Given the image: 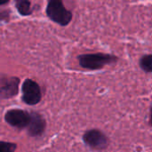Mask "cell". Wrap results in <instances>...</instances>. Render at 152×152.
<instances>
[{
	"label": "cell",
	"mask_w": 152,
	"mask_h": 152,
	"mask_svg": "<svg viewBox=\"0 0 152 152\" xmlns=\"http://www.w3.org/2000/svg\"><path fill=\"white\" fill-rule=\"evenodd\" d=\"M4 121L17 129L27 128L30 121V112L20 109L8 110L4 114Z\"/></svg>",
	"instance_id": "obj_5"
},
{
	"label": "cell",
	"mask_w": 152,
	"mask_h": 152,
	"mask_svg": "<svg viewBox=\"0 0 152 152\" xmlns=\"http://www.w3.org/2000/svg\"><path fill=\"white\" fill-rule=\"evenodd\" d=\"M46 121L43 116L36 111L30 112V121L27 127L28 134L31 137H39L45 131Z\"/></svg>",
	"instance_id": "obj_6"
},
{
	"label": "cell",
	"mask_w": 152,
	"mask_h": 152,
	"mask_svg": "<svg viewBox=\"0 0 152 152\" xmlns=\"http://www.w3.org/2000/svg\"><path fill=\"white\" fill-rule=\"evenodd\" d=\"M20 80L17 77L6 78L0 86V100H8L13 98L19 94V86Z\"/></svg>",
	"instance_id": "obj_7"
},
{
	"label": "cell",
	"mask_w": 152,
	"mask_h": 152,
	"mask_svg": "<svg viewBox=\"0 0 152 152\" xmlns=\"http://www.w3.org/2000/svg\"><path fill=\"white\" fill-rule=\"evenodd\" d=\"M46 16L60 26L69 25L73 18L72 12L68 10L61 0H50L45 8Z\"/></svg>",
	"instance_id": "obj_2"
},
{
	"label": "cell",
	"mask_w": 152,
	"mask_h": 152,
	"mask_svg": "<svg viewBox=\"0 0 152 152\" xmlns=\"http://www.w3.org/2000/svg\"><path fill=\"white\" fill-rule=\"evenodd\" d=\"M9 1L8 0H2L0 1V5H4V4H6Z\"/></svg>",
	"instance_id": "obj_12"
},
{
	"label": "cell",
	"mask_w": 152,
	"mask_h": 152,
	"mask_svg": "<svg viewBox=\"0 0 152 152\" xmlns=\"http://www.w3.org/2000/svg\"><path fill=\"white\" fill-rule=\"evenodd\" d=\"M77 61L81 68L89 70H98L107 65L116 63L118 57L110 53H84L77 56Z\"/></svg>",
	"instance_id": "obj_1"
},
{
	"label": "cell",
	"mask_w": 152,
	"mask_h": 152,
	"mask_svg": "<svg viewBox=\"0 0 152 152\" xmlns=\"http://www.w3.org/2000/svg\"><path fill=\"white\" fill-rule=\"evenodd\" d=\"M17 144L11 142L0 141V152H15Z\"/></svg>",
	"instance_id": "obj_10"
},
{
	"label": "cell",
	"mask_w": 152,
	"mask_h": 152,
	"mask_svg": "<svg viewBox=\"0 0 152 152\" xmlns=\"http://www.w3.org/2000/svg\"><path fill=\"white\" fill-rule=\"evenodd\" d=\"M15 8L21 16L31 15L33 11L31 9V3L28 0H18L15 3Z\"/></svg>",
	"instance_id": "obj_8"
},
{
	"label": "cell",
	"mask_w": 152,
	"mask_h": 152,
	"mask_svg": "<svg viewBox=\"0 0 152 152\" xmlns=\"http://www.w3.org/2000/svg\"><path fill=\"white\" fill-rule=\"evenodd\" d=\"M10 13H11V12L8 11V10L1 11L0 12V21H3V20H6L7 21L9 20Z\"/></svg>",
	"instance_id": "obj_11"
},
{
	"label": "cell",
	"mask_w": 152,
	"mask_h": 152,
	"mask_svg": "<svg viewBox=\"0 0 152 152\" xmlns=\"http://www.w3.org/2000/svg\"><path fill=\"white\" fill-rule=\"evenodd\" d=\"M21 100L29 106L39 103L42 100V92L39 85L31 78H26L21 86Z\"/></svg>",
	"instance_id": "obj_3"
},
{
	"label": "cell",
	"mask_w": 152,
	"mask_h": 152,
	"mask_svg": "<svg viewBox=\"0 0 152 152\" xmlns=\"http://www.w3.org/2000/svg\"><path fill=\"white\" fill-rule=\"evenodd\" d=\"M82 139L86 146L95 151H103L110 145V140L107 135L96 128L86 131Z\"/></svg>",
	"instance_id": "obj_4"
},
{
	"label": "cell",
	"mask_w": 152,
	"mask_h": 152,
	"mask_svg": "<svg viewBox=\"0 0 152 152\" xmlns=\"http://www.w3.org/2000/svg\"><path fill=\"white\" fill-rule=\"evenodd\" d=\"M139 65L141 69L146 72V73H151L152 71V55L151 54H145L143 55L140 61H139Z\"/></svg>",
	"instance_id": "obj_9"
}]
</instances>
